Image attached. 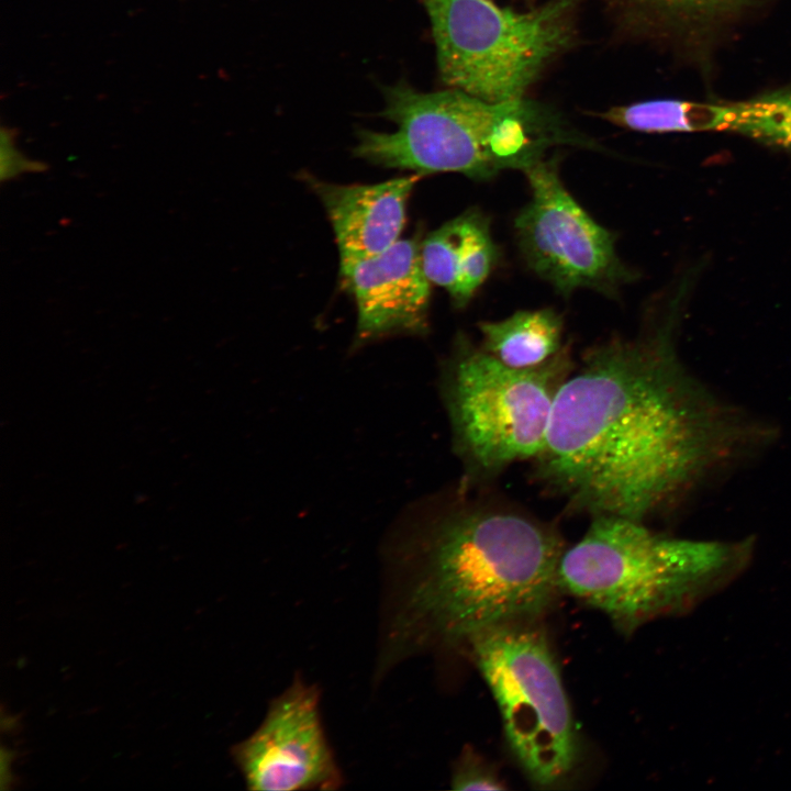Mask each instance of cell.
Here are the masks:
<instances>
[{
  "label": "cell",
  "mask_w": 791,
  "mask_h": 791,
  "mask_svg": "<svg viewBox=\"0 0 791 791\" xmlns=\"http://www.w3.org/2000/svg\"><path fill=\"white\" fill-rule=\"evenodd\" d=\"M697 274H679L651 298L636 335L591 346L560 385L533 461L573 510L643 521L728 450L722 413L675 349Z\"/></svg>",
  "instance_id": "obj_1"
},
{
  "label": "cell",
  "mask_w": 791,
  "mask_h": 791,
  "mask_svg": "<svg viewBox=\"0 0 791 791\" xmlns=\"http://www.w3.org/2000/svg\"><path fill=\"white\" fill-rule=\"evenodd\" d=\"M404 549L388 617L386 666L490 627L537 621L560 592L554 527L500 501L456 500Z\"/></svg>",
  "instance_id": "obj_2"
},
{
  "label": "cell",
  "mask_w": 791,
  "mask_h": 791,
  "mask_svg": "<svg viewBox=\"0 0 791 791\" xmlns=\"http://www.w3.org/2000/svg\"><path fill=\"white\" fill-rule=\"evenodd\" d=\"M385 99L380 115L397 129L361 131L354 154L386 168L489 180L523 171L553 149L601 148L558 109L530 97L489 101L453 88L420 92L401 81L385 90Z\"/></svg>",
  "instance_id": "obj_3"
},
{
  "label": "cell",
  "mask_w": 791,
  "mask_h": 791,
  "mask_svg": "<svg viewBox=\"0 0 791 791\" xmlns=\"http://www.w3.org/2000/svg\"><path fill=\"white\" fill-rule=\"evenodd\" d=\"M592 519L581 539L565 548L558 587L625 634L661 615L687 613L731 582L750 555L747 542L673 538L638 520Z\"/></svg>",
  "instance_id": "obj_4"
},
{
  "label": "cell",
  "mask_w": 791,
  "mask_h": 791,
  "mask_svg": "<svg viewBox=\"0 0 791 791\" xmlns=\"http://www.w3.org/2000/svg\"><path fill=\"white\" fill-rule=\"evenodd\" d=\"M442 81L489 101L527 97L578 38L584 0H547L525 11L493 0H421Z\"/></svg>",
  "instance_id": "obj_5"
},
{
  "label": "cell",
  "mask_w": 791,
  "mask_h": 791,
  "mask_svg": "<svg viewBox=\"0 0 791 791\" xmlns=\"http://www.w3.org/2000/svg\"><path fill=\"white\" fill-rule=\"evenodd\" d=\"M465 646L530 782L544 789L568 780L580 759L579 735L559 667L536 621L490 627Z\"/></svg>",
  "instance_id": "obj_6"
},
{
  "label": "cell",
  "mask_w": 791,
  "mask_h": 791,
  "mask_svg": "<svg viewBox=\"0 0 791 791\" xmlns=\"http://www.w3.org/2000/svg\"><path fill=\"white\" fill-rule=\"evenodd\" d=\"M572 370L569 350L530 370L510 368L466 337L455 344L443 393L455 447L477 475L541 453L557 391Z\"/></svg>",
  "instance_id": "obj_7"
},
{
  "label": "cell",
  "mask_w": 791,
  "mask_h": 791,
  "mask_svg": "<svg viewBox=\"0 0 791 791\" xmlns=\"http://www.w3.org/2000/svg\"><path fill=\"white\" fill-rule=\"evenodd\" d=\"M530 199L514 219L520 252L539 278L569 297L589 289L616 298L637 278L616 250L615 235L578 203L553 154L522 171Z\"/></svg>",
  "instance_id": "obj_8"
},
{
  "label": "cell",
  "mask_w": 791,
  "mask_h": 791,
  "mask_svg": "<svg viewBox=\"0 0 791 791\" xmlns=\"http://www.w3.org/2000/svg\"><path fill=\"white\" fill-rule=\"evenodd\" d=\"M233 757L250 790H336L344 782L322 724L320 691L301 677L272 700Z\"/></svg>",
  "instance_id": "obj_9"
},
{
  "label": "cell",
  "mask_w": 791,
  "mask_h": 791,
  "mask_svg": "<svg viewBox=\"0 0 791 791\" xmlns=\"http://www.w3.org/2000/svg\"><path fill=\"white\" fill-rule=\"evenodd\" d=\"M625 38L665 49L703 73L769 0H599Z\"/></svg>",
  "instance_id": "obj_10"
},
{
  "label": "cell",
  "mask_w": 791,
  "mask_h": 791,
  "mask_svg": "<svg viewBox=\"0 0 791 791\" xmlns=\"http://www.w3.org/2000/svg\"><path fill=\"white\" fill-rule=\"evenodd\" d=\"M341 276L357 308L356 345L427 331L432 282L416 241L400 238L378 255L341 265Z\"/></svg>",
  "instance_id": "obj_11"
},
{
  "label": "cell",
  "mask_w": 791,
  "mask_h": 791,
  "mask_svg": "<svg viewBox=\"0 0 791 791\" xmlns=\"http://www.w3.org/2000/svg\"><path fill=\"white\" fill-rule=\"evenodd\" d=\"M421 175L337 185L308 177L332 224L341 265L378 255L400 239L406 205Z\"/></svg>",
  "instance_id": "obj_12"
},
{
  "label": "cell",
  "mask_w": 791,
  "mask_h": 791,
  "mask_svg": "<svg viewBox=\"0 0 791 791\" xmlns=\"http://www.w3.org/2000/svg\"><path fill=\"white\" fill-rule=\"evenodd\" d=\"M490 220L478 209L464 211L430 233L421 244V260L432 285L446 290L465 308L499 261Z\"/></svg>",
  "instance_id": "obj_13"
},
{
  "label": "cell",
  "mask_w": 791,
  "mask_h": 791,
  "mask_svg": "<svg viewBox=\"0 0 791 791\" xmlns=\"http://www.w3.org/2000/svg\"><path fill=\"white\" fill-rule=\"evenodd\" d=\"M677 133L729 132L791 154V86L737 100L673 98Z\"/></svg>",
  "instance_id": "obj_14"
},
{
  "label": "cell",
  "mask_w": 791,
  "mask_h": 791,
  "mask_svg": "<svg viewBox=\"0 0 791 791\" xmlns=\"http://www.w3.org/2000/svg\"><path fill=\"white\" fill-rule=\"evenodd\" d=\"M479 346L501 364L519 370L542 367L567 346L561 315L552 308L520 310L478 325Z\"/></svg>",
  "instance_id": "obj_15"
},
{
  "label": "cell",
  "mask_w": 791,
  "mask_h": 791,
  "mask_svg": "<svg viewBox=\"0 0 791 791\" xmlns=\"http://www.w3.org/2000/svg\"><path fill=\"white\" fill-rule=\"evenodd\" d=\"M452 788L455 790H501L502 782L492 769L472 753L465 750L454 766Z\"/></svg>",
  "instance_id": "obj_16"
},
{
  "label": "cell",
  "mask_w": 791,
  "mask_h": 791,
  "mask_svg": "<svg viewBox=\"0 0 791 791\" xmlns=\"http://www.w3.org/2000/svg\"><path fill=\"white\" fill-rule=\"evenodd\" d=\"M1 180H12L21 175L45 170V165L24 156L15 145L13 132L1 131Z\"/></svg>",
  "instance_id": "obj_17"
}]
</instances>
